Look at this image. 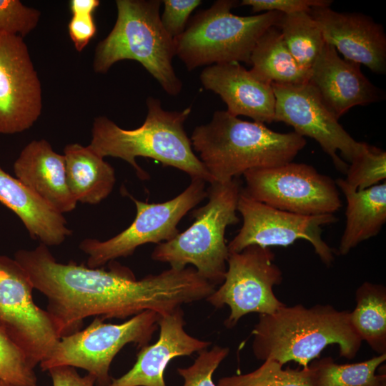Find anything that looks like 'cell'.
Segmentation results:
<instances>
[{"mask_svg": "<svg viewBox=\"0 0 386 386\" xmlns=\"http://www.w3.org/2000/svg\"><path fill=\"white\" fill-rule=\"evenodd\" d=\"M326 43L344 59L363 64L372 71H386V35L381 24L360 13L337 12L330 6L312 7L308 12Z\"/></svg>", "mask_w": 386, "mask_h": 386, "instance_id": "16", "label": "cell"}, {"mask_svg": "<svg viewBox=\"0 0 386 386\" xmlns=\"http://www.w3.org/2000/svg\"><path fill=\"white\" fill-rule=\"evenodd\" d=\"M274 260V254L269 247L259 245L229 254L224 279L207 298L216 308L229 306L227 327H234L249 313L269 315L284 305L273 290L282 281V272Z\"/></svg>", "mask_w": 386, "mask_h": 386, "instance_id": "12", "label": "cell"}, {"mask_svg": "<svg viewBox=\"0 0 386 386\" xmlns=\"http://www.w3.org/2000/svg\"><path fill=\"white\" fill-rule=\"evenodd\" d=\"M237 212L242 225L227 244L229 253L239 252L250 245L287 247L305 239L326 266L332 264L334 250L322 239V227L338 221L333 214L302 215L280 210L253 199L242 188Z\"/></svg>", "mask_w": 386, "mask_h": 386, "instance_id": "13", "label": "cell"}, {"mask_svg": "<svg viewBox=\"0 0 386 386\" xmlns=\"http://www.w3.org/2000/svg\"><path fill=\"white\" fill-rule=\"evenodd\" d=\"M345 182L355 190H363L386 179V152L365 143L362 151L348 164Z\"/></svg>", "mask_w": 386, "mask_h": 386, "instance_id": "29", "label": "cell"}, {"mask_svg": "<svg viewBox=\"0 0 386 386\" xmlns=\"http://www.w3.org/2000/svg\"><path fill=\"white\" fill-rule=\"evenodd\" d=\"M234 0H217L200 10L188 21L184 31L174 39L175 54L189 71L202 66L244 62L250 56L259 37L277 26L282 14L267 11L247 16L231 9Z\"/></svg>", "mask_w": 386, "mask_h": 386, "instance_id": "7", "label": "cell"}, {"mask_svg": "<svg viewBox=\"0 0 386 386\" xmlns=\"http://www.w3.org/2000/svg\"><path fill=\"white\" fill-rule=\"evenodd\" d=\"M34 290L21 265L0 255V332L35 367L49 356L59 337L46 310L34 303Z\"/></svg>", "mask_w": 386, "mask_h": 386, "instance_id": "11", "label": "cell"}, {"mask_svg": "<svg viewBox=\"0 0 386 386\" xmlns=\"http://www.w3.org/2000/svg\"><path fill=\"white\" fill-rule=\"evenodd\" d=\"M0 386H13V385L0 379Z\"/></svg>", "mask_w": 386, "mask_h": 386, "instance_id": "39", "label": "cell"}, {"mask_svg": "<svg viewBox=\"0 0 386 386\" xmlns=\"http://www.w3.org/2000/svg\"><path fill=\"white\" fill-rule=\"evenodd\" d=\"M297 64L310 70L325 41L316 21L308 12L282 14L276 26Z\"/></svg>", "mask_w": 386, "mask_h": 386, "instance_id": "27", "label": "cell"}, {"mask_svg": "<svg viewBox=\"0 0 386 386\" xmlns=\"http://www.w3.org/2000/svg\"><path fill=\"white\" fill-rule=\"evenodd\" d=\"M52 381V386H94L96 379L90 374L81 376L75 367L57 366L47 370Z\"/></svg>", "mask_w": 386, "mask_h": 386, "instance_id": "36", "label": "cell"}, {"mask_svg": "<svg viewBox=\"0 0 386 386\" xmlns=\"http://www.w3.org/2000/svg\"><path fill=\"white\" fill-rule=\"evenodd\" d=\"M190 139L214 182L222 183L251 169L291 162L306 145L305 137L295 132H276L224 110L215 111L209 123L196 127Z\"/></svg>", "mask_w": 386, "mask_h": 386, "instance_id": "4", "label": "cell"}, {"mask_svg": "<svg viewBox=\"0 0 386 386\" xmlns=\"http://www.w3.org/2000/svg\"><path fill=\"white\" fill-rule=\"evenodd\" d=\"M377 386H386V377L381 380Z\"/></svg>", "mask_w": 386, "mask_h": 386, "instance_id": "38", "label": "cell"}, {"mask_svg": "<svg viewBox=\"0 0 386 386\" xmlns=\"http://www.w3.org/2000/svg\"><path fill=\"white\" fill-rule=\"evenodd\" d=\"M275 96L274 122H282L302 137L315 139L331 158L336 169L346 174L348 164L362 151L365 142L355 140L322 102L309 82L272 84Z\"/></svg>", "mask_w": 386, "mask_h": 386, "instance_id": "14", "label": "cell"}, {"mask_svg": "<svg viewBox=\"0 0 386 386\" xmlns=\"http://www.w3.org/2000/svg\"><path fill=\"white\" fill-rule=\"evenodd\" d=\"M164 11L160 15L161 22L173 39L185 30L191 13L202 4L200 0H164Z\"/></svg>", "mask_w": 386, "mask_h": 386, "instance_id": "33", "label": "cell"}, {"mask_svg": "<svg viewBox=\"0 0 386 386\" xmlns=\"http://www.w3.org/2000/svg\"><path fill=\"white\" fill-rule=\"evenodd\" d=\"M356 306L350 312L351 323L362 341L379 355L386 354V288L362 283L355 292Z\"/></svg>", "mask_w": 386, "mask_h": 386, "instance_id": "25", "label": "cell"}, {"mask_svg": "<svg viewBox=\"0 0 386 386\" xmlns=\"http://www.w3.org/2000/svg\"><path fill=\"white\" fill-rule=\"evenodd\" d=\"M345 197L346 224L338 252L346 255L360 243L379 234L386 222V182L355 190L344 180L335 181Z\"/></svg>", "mask_w": 386, "mask_h": 386, "instance_id": "22", "label": "cell"}, {"mask_svg": "<svg viewBox=\"0 0 386 386\" xmlns=\"http://www.w3.org/2000/svg\"><path fill=\"white\" fill-rule=\"evenodd\" d=\"M147 114L138 128L125 129L107 117L94 119L91 140L89 144L99 156L119 158L129 164L138 177L149 178L136 158H150L164 167H172L187 173L192 179H198L212 184L214 179L199 158L194 154L190 138L184 124L192 107L181 111L164 110L160 99L149 96L147 101Z\"/></svg>", "mask_w": 386, "mask_h": 386, "instance_id": "3", "label": "cell"}, {"mask_svg": "<svg viewBox=\"0 0 386 386\" xmlns=\"http://www.w3.org/2000/svg\"><path fill=\"white\" fill-rule=\"evenodd\" d=\"M279 362L267 360L250 372L224 377L217 386H311L307 368L283 369Z\"/></svg>", "mask_w": 386, "mask_h": 386, "instance_id": "28", "label": "cell"}, {"mask_svg": "<svg viewBox=\"0 0 386 386\" xmlns=\"http://www.w3.org/2000/svg\"><path fill=\"white\" fill-rule=\"evenodd\" d=\"M68 30L76 51H83L96 33L93 14L72 15Z\"/></svg>", "mask_w": 386, "mask_h": 386, "instance_id": "35", "label": "cell"}, {"mask_svg": "<svg viewBox=\"0 0 386 386\" xmlns=\"http://www.w3.org/2000/svg\"><path fill=\"white\" fill-rule=\"evenodd\" d=\"M386 354L351 364H337L330 357L309 365L311 386H377L386 377Z\"/></svg>", "mask_w": 386, "mask_h": 386, "instance_id": "26", "label": "cell"}, {"mask_svg": "<svg viewBox=\"0 0 386 386\" xmlns=\"http://www.w3.org/2000/svg\"><path fill=\"white\" fill-rule=\"evenodd\" d=\"M199 79L206 89L221 97L230 114L246 116L262 124L274 122L275 96L272 84L255 77L239 62L206 66Z\"/></svg>", "mask_w": 386, "mask_h": 386, "instance_id": "19", "label": "cell"}, {"mask_svg": "<svg viewBox=\"0 0 386 386\" xmlns=\"http://www.w3.org/2000/svg\"><path fill=\"white\" fill-rule=\"evenodd\" d=\"M250 72L268 84L309 82L310 70L302 68L290 52L278 28L268 29L258 39L250 56Z\"/></svg>", "mask_w": 386, "mask_h": 386, "instance_id": "24", "label": "cell"}, {"mask_svg": "<svg viewBox=\"0 0 386 386\" xmlns=\"http://www.w3.org/2000/svg\"><path fill=\"white\" fill-rule=\"evenodd\" d=\"M14 259L34 290L47 299L46 310L59 339L80 330L88 317L124 320L145 310L164 315L207 299L214 290L193 267L169 268L137 279L129 268L114 260L108 262V269L59 262L42 243L18 250Z\"/></svg>", "mask_w": 386, "mask_h": 386, "instance_id": "1", "label": "cell"}, {"mask_svg": "<svg viewBox=\"0 0 386 386\" xmlns=\"http://www.w3.org/2000/svg\"><path fill=\"white\" fill-rule=\"evenodd\" d=\"M252 334V351L258 360L282 365L293 361L303 368L329 345H338L340 356L352 359L362 342L351 323L350 312L330 305H284L272 314L259 315Z\"/></svg>", "mask_w": 386, "mask_h": 386, "instance_id": "2", "label": "cell"}, {"mask_svg": "<svg viewBox=\"0 0 386 386\" xmlns=\"http://www.w3.org/2000/svg\"><path fill=\"white\" fill-rule=\"evenodd\" d=\"M99 4V0H71L69 8L72 15L94 14Z\"/></svg>", "mask_w": 386, "mask_h": 386, "instance_id": "37", "label": "cell"}, {"mask_svg": "<svg viewBox=\"0 0 386 386\" xmlns=\"http://www.w3.org/2000/svg\"><path fill=\"white\" fill-rule=\"evenodd\" d=\"M41 13L19 0H0V32L24 36L38 25Z\"/></svg>", "mask_w": 386, "mask_h": 386, "instance_id": "31", "label": "cell"}, {"mask_svg": "<svg viewBox=\"0 0 386 386\" xmlns=\"http://www.w3.org/2000/svg\"><path fill=\"white\" fill-rule=\"evenodd\" d=\"M0 379L13 386H36L34 367L23 352L0 332Z\"/></svg>", "mask_w": 386, "mask_h": 386, "instance_id": "30", "label": "cell"}, {"mask_svg": "<svg viewBox=\"0 0 386 386\" xmlns=\"http://www.w3.org/2000/svg\"><path fill=\"white\" fill-rule=\"evenodd\" d=\"M160 0H117V16L109 34L96 46L95 73L105 74L117 62L140 63L169 95L177 96L182 83L172 65L174 39L163 27Z\"/></svg>", "mask_w": 386, "mask_h": 386, "instance_id": "5", "label": "cell"}, {"mask_svg": "<svg viewBox=\"0 0 386 386\" xmlns=\"http://www.w3.org/2000/svg\"><path fill=\"white\" fill-rule=\"evenodd\" d=\"M242 188L237 178L210 184L208 202L192 212V225L171 240L158 244L152 259L176 269L192 264L202 277L216 287L221 284L229 254L225 231L239 221L237 212Z\"/></svg>", "mask_w": 386, "mask_h": 386, "instance_id": "6", "label": "cell"}, {"mask_svg": "<svg viewBox=\"0 0 386 386\" xmlns=\"http://www.w3.org/2000/svg\"><path fill=\"white\" fill-rule=\"evenodd\" d=\"M184 325L181 307L160 315L158 340L141 347L133 367L122 376L112 378L108 386H166L164 372L172 359L200 352L211 345L187 334Z\"/></svg>", "mask_w": 386, "mask_h": 386, "instance_id": "18", "label": "cell"}, {"mask_svg": "<svg viewBox=\"0 0 386 386\" xmlns=\"http://www.w3.org/2000/svg\"><path fill=\"white\" fill-rule=\"evenodd\" d=\"M42 106L41 81L24 38L0 32V134L29 129Z\"/></svg>", "mask_w": 386, "mask_h": 386, "instance_id": "15", "label": "cell"}, {"mask_svg": "<svg viewBox=\"0 0 386 386\" xmlns=\"http://www.w3.org/2000/svg\"><path fill=\"white\" fill-rule=\"evenodd\" d=\"M64 156L68 187L77 202L97 204L111 194L114 169L89 145L67 144Z\"/></svg>", "mask_w": 386, "mask_h": 386, "instance_id": "23", "label": "cell"}, {"mask_svg": "<svg viewBox=\"0 0 386 386\" xmlns=\"http://www.w3.org/2000/svg\"><path fill=\"white\" fill-rule=\"evenodd\" d=\"M205 183L192 179L178 196L162 203L144 202L129 195L135 204L137 214L126 229L106 241L87 238L80 242V249L88 255L87 266L102 267L117 258L133 254L141 245L173 239L179 233L177 225L182 217L207 198Z\"/></svg>", "mask_w": 386, "mask_h": 386, "instance_id": "9", "label": "cell"}, {"mask_svg": "<svg viewBox=\"0 0 386 386\" xmlns=\"http://www.w3.org/2000/svg\"><path fill=\"white\" fill-rule=\"evenodd\" d=\"M332 4L331 0H243L242 6H249L253 13L278 11L282 14L309 12L312 7H326Z\"/></svg>", "mask_w": 386, "mask_h": 386, "instance_id": "34", "label": "cell"}, {"mask_svg": "<svg viewBox=\"0 0 386 386\" xmlns=\"http://www.w3.org/2000/svg\"><path fill=\"white\" fill-rule=\"evenodd\" d=\"M229 352L228 347L214 346L210 350L199 352L191 366L177 369L184 380L183 386H217L212 380V375Z\"/></svg>", "mask_w": 386, "mask_h": 386, "instance_id": "32", "label": "cell"}, {"mask_svg": "<svg viewBox=\"0 0 386 386\" xmlns=\"http://www.w3.org/2000/svg\"><path fill=\"white\" fill-rule=\"evenodd\" d=\"M242 175L249 197L280 210L317 215L334 214L342 206L335 182L310 164L291 162Z\"/></svg>", "mask_w": 386, "mask_h": 386, "instance_id": "10", "label": "cell"}, {"mask_svg": "<svg viewBox=\"0 0 386 386\" xmlns=\"http://www.w3.org/2000/svg\"><path fill=\"white\" fill-rule=\"evenodd\" d=\"M17 178L34 194L61 214L73 211L77 202L67 184L65 158L46 139L26 145L14 163Z\"/></svg>", "mask_w": 386, "mask_h": 386, "instance_id": "20", "label": "cell"}, {"mask_svg": "<svg viewBox=\"0 0 386 386\" xmlns=\"http://www.w3.org/2000/svg\"><path fill=\"white\" fill-rule=\"evenodd\" d=\"M160 315L145 310L121 324L104 323L95 317L83 330L61 337L49 356L42 361V371L57 366L84 369L96 379V386H108L109 367L117 354L127 344L148 345L158 327Z\"/></svg>", "mask_w": 386, "mask_h": 386, "instance_id": "8", "label": "cell"}, {"mask_svg": "<svg viewBox=\"0 0 386 386\" xmlns=\"http://www.w3.org/2000/svg\"><path fill=\"white\" fill-rule=\"evenodd\" d=\"M310 71L309 83L337 119L352 107L383 98L382 91L363 74L359 64L342 59L326 42Z\"/></svg>", "mask_w": 386, "mask_h": 386, "instance_id": "17", "label": "cell"}, {"mask_svg": "<svg viewBox=\"0 0 386 386\" xmlns=\"http://www.w3.org/2000/svg\"><path fill=\"white\" fill-rule=\"evenodd\" d=\"M0 203L18 216L32 239L47 247L61 244L72 233L62 214L1 167Z\"/></svg>", "mask_w": 386, "mask_h": 386, "instance_id": "21", "label": "cell"}]
</instances>
